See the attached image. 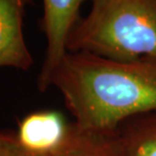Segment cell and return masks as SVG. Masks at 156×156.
Returning <instances> with one entry per match:
<instances>
[{
  "label": "cell",
  "mask_w": 156,
  "mask_h": 156,
  "mask_svg": "<svg viewBox=\"0 0 156 156\" xmlns=\"http://www.w3.org/2000/svg\"><path fill=\"white\" fill-rule=\"evenodd\" d=\"M0 156H51L27 150L19 143L16 133L0 131Z\"/></svg>",
  "instance_id": "cell-8"
},
{
  "label": "cell",
  "mask_w": 156,
  "mask_h": 156,
  "mask_svg": "<svg viewBox=\"0 0 156 156\" xmlns=\"http://www.w3.org/2000/svg\"><path fill=\"white\" fill-rule=\"evenodd\" d=\"M69 126L59 112H35L19 122L16 136L19 143L27 150L51 155L64 143Z\"/></svg>",
  "instance_id": "cell-5"
},
{
  "label": "cell",
  "mask_w": 156,
  "mask_h": 156,
  "mask_svg": "<svg viewBox=\"0 0 156 156\" xmlns=\"http://www.w3.org/2000/svg\"><path fill=\"white\" fill-rule=\"evenodd\" d=\"M87 1L94 0H42L41 26L46 37V51L37 78V87L42 93L51 86L52 75L68 52V37L81 18L82 5Z\"/></svg>",
  "instance_id": "cell-3"
},
{
  "label": "cell",
  "mask_w": 156,
  "mask_h": 156,
  "mask_svg": "<svg viewBox=\"0 0 156 156\" xmlns=\"http://www.w3.org/2000/svg\"><path fill=\"white\" fill-rule=\"evenodd\" d=\"M67 51L123 62H156V0H94L72 29Z\"/></svg>",
  "instance_id": "cell-2"
},
{
  "label": "cell",
  "mask_w": 156,
  "mask_h": 156,
  "mask_svg": "<svg viewBox=\"0 0 156 156\" xmlns=\"http://www.w3.org/2000/svg\"><path fill=\"white\" fill-rule=\"evenodd\" d=\"M74 125L113 134L122 123L156 111V62H123L85 52H67L51 78Z\"/></svg>",
  "instance_id": "cell-1"
},
{
  "label": "cell",
  "mask_w": 156,
  "mask_h": 156,
  "mask_svg": "<svg viewBox=\"0 0 156 156\" xmlns=\"http://www.w3.org/2000/svg\"><path fill=\"white\" fill-rule=\"evenodd\" d=\"M34 0H0V68L28 71L34 58L23 34V19Z\"/></svg>",
  "instance_id": "cell-4"
},
{
  "label": "cell",
  "mask_w": 156,
  "mask_h": 156,
  "mask_svg": "<svg viewBox=\"0 0 156 156\" xmlns=\"http://www.w3.org/2000/svg\"><path fill=\"white\" fill-rule=\"evenodd\" d=\"M114 138L119 156H156V111L122 123Z\"/></svg>",
  "instance_id": "cell-6"
},
{
  "label": "cell",
  "mask_w": 156,
  "mask_h": 156,
  "mask_svg": "<svg viewBox=\"0 0 156 156\" xmlns=\"http://www.w3.org/2000/svg\"><path fill=\"white\" fill-rule=\"evenodd\" d=\"M51 156H119L114 133L100 134L78 129L72 123L66 140Z\"/></svg>",
  "instance_id": "cell-7"
}]
</instances>
